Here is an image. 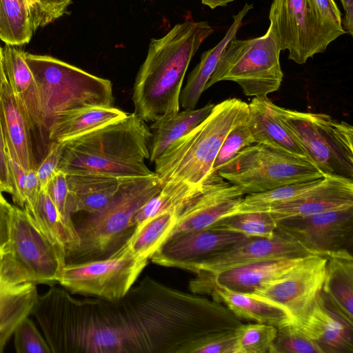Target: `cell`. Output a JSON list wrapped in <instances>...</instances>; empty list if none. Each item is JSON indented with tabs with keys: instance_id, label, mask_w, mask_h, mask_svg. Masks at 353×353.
<instances>
[{
	"instance_id": "28",
	"label": "cell",
	"mask_w": 353,
	"mask_h": 353,
	"mask_svg": "<svg viewBox=\"0 0 353 353\" xmlns=\"http://www.w3.org/2000/svg\"><path fill=\"white\" fill-rule=\"evenodd\" d=\"M23 209L41 232L65 252L66 258L78 248L79 238L74 222L63 218L44 190Z\"/></svg>"
},
{
	"instance_id": "25",
	"label": "cell",
	"mask_w": 353,
	"mask_h": 353,
	"mask_svg": "<svg viewBox=\"0 0 353 353\" xmlns=\"http://www.w3.org/2000/svg\"><path fill=\"white\" fill-rule=\"evenodd\" d=\"M3 65L8 84L25 111L32 130L43 132L37 86L28 65L24 51L6 44L2 48Z\"/></svg>"
},
{
	"instance_id": "19",
	"label": "cell",
	"mask_w": 353,
	"mask_h": 353,
	"mask_svg": "<svg viewBox=\"0 0 353 353\" xmlns=\"http://www.w3.org/2000/svg\"><path fill=\"white\" fill-rule=\"evenodd\" d=\"M189 289L194 294L211 296L212 300L225 305L241 320L277 328L293 323L291 315L283 307L255 294L238 292L196 276L190 280Z\"/></svg>"
},
{
	"instance_id": "42",
	"label": "cell",
	"mask_w": 353,
	"mask_h": 353,
	"mask_svg": "<svg viewBox=\"0 0 353 353\" xmlns=\"http://www.w3.org/2000/svg\"><path fill=\"white\" fill-rule=\"evenodd\" d=\"M72 0H26L34 32L62 17Z\"/></svg>"
},
{
	"instance_id": "9",
	"label": "cell",
	"mask_w": 353,
	"mask_h": 353,
	"mask_svg": "<svg viewBox=\"0 0 353 353\" xmlns=\"http://www.w3.org/2000/svg\"><path fill=\"white\" fill-rule=\"evenodd\" d=\"M272 108L323 175L353 179L351 125L325 113L299 112L274 103Z\"/></svg>"
},
{
	"instance_id": "31",
	"label": "cell",
	"mask_w": 353,
	"mask_h": 353,
	"mask_svg": "<svg viewBox=\"0 0 353 353\" xmlns=\"http://www.w3.org/2000/svg\"><path fill=\"white\" fill-rule=\"evenodd\" d=\"M214 105L208 103L199 109H185L171 117L153 122L150 128L152 133L150 161L154 162L171 143L196 128L210 114Z\"/></svg>"
},
{
	"instance_id": "18",
	"label": "cell",
	"mask_w": 353,
	"mask_h": 353,
	"mask_svg": "<svg viewBox=\"0 0 353 353\" xmlns=\"http://www.w3.org/2000/svg\"><path fill=\"white\" fill-rule=\"evenodd\" d=\"M249 238L240 233L208 228L168 239L150 259L161 266L185 270L192 263L205 259Z\"/></svg>"
},
{
	"instance_id": "46",
	"label": "cell",
	"mask_w": 353,
	"mask_h": 353,
	"mask_svg": "<svg viewBox=\"0 0 353 353\" xmlns=\"http://www.w3.org/2000/svg\"><path fill=\"white\" fill-rule=\"evenodd\" d=\"M193 353H235L234 332L204 342L196 347Z\"/></svg>"
},
{
	"instance_id": "22",
	"label": "cell",
	"mask_w": 353,
	"mask_h": 353,
	"mask_svg": "<svg viewBox=\"0 0 353 353\" xmlns=\"http://www.w3.org/2000/svg\"><path fill=\"white\" fill-rule=\"evenodd\" d=\"M0 121L8 154L25 170L37 169L32 128L8 82L0 90Z\"/></svg>"
},
{
	"instance_id": "16",
	"label": "cell",
	"mask_w": 353,
	"mask_h": 353,
	"mask_svg": "<svg viewBox=\"0 0 353 353\" xmlns=\"http://www.w3.org/2000/svg\"><path fill=\"white\" fill-rule=\"evenodd\" d=\"M245 195L239 187L216 172H212L179 210L176 225L167 240L211 227L220 219L232 214Z\"/></svg>"
},
{
	"instance_id": "33",
	"label": "cell",
	"mask_w": 353,
	"mask_h": 353,
	"mask_svg": "<svg viewBox=\"0 0 353 353\" xmlns=\"http://www.w3.org/2000/svg\"><path fill=\"white\" fill-rule=\"evenodd\" d=\"M179 210L161 213L135 229L123 245L134 256L148 259L166 241L176 225Z\"/></svg>"
},
{
	"instance_id": "2",
	"label": "cell",
	"mask_w": 353,
	"mask_h": 353,
	"mask_svg": "<svg viewBox=\"0 0 353 353\" xmlns=\"http://www.w3.org/2000/svg\"><path fill=\"white\" fill-rule=\"evenodd\" d=\"M32 314L52 353H127L128 334L114 301L78 299L52 285Z\"/></svg>"
},
{
	"instance_id": "29",
	"label": "cell",
	"mask_w": 353,
	"mask_h": 353,
	"mask_svg": "<svg viewBox=\"0 0 353 353\" xmlns=\"http://www.w3.org/2000/svg\"><path fill=\"white\" fill-rule=\"evenodd\" d=\"M75 212L94 213L117 194L122 178L94 173L67 174Z\"/></svg>"
},
{
	"instance_id": "24",
	"label": "cell",
	"mask_w": 353,
	"mask_h": 353,
	"mask_svg": "<svg viewBox=\"0 0 353 353\" xmlns=\"http://www.w3.org/2000/svg\"><path fill=\"white\" fill-rule=\"evenodd\" d=\"M272 105L268 97H254L248 103L247 122L254 143L263 144L310 161L297 140L279 121Z\"/></svg>"
},
{
	"instance_id": "5",
	"label": "cell",
	"mask_w": 353,
	"mask_h": 353,
	"mask_svg": "<svg viewBox=\"0 0 353 353\" xmlns=\"http://www.w3.org/2000/svg\"><path fill=\"white\" fill-rule=\"evenodd\" d=\"M248 104L230 98L214 105L210 114L187 134L171 143L154 161L164 182L181 181L201 188L213 172L218 152L228 132L247 119Z\"/></svg>"
},
{
	"instance_id": "45",
	"label": "cell",
	"mask_w": 353,
	"mask_h": 353,
	"mask_svg": "<svg viewBox=\"0 0 353 353\" xmlns=\"http://www.w3.org/2000/svg\"><path fill=\"white\" fill-rule=\"evenodd\" d=\"M8 156L12 200L17 206L23 208L26 203L25 190L27 171L8 154Z\"/></svg>"
},
{
	"instance_id": "52",
	"label": "cell",
	"mask_w": 353,
	"mask_h": 353,
	"mask_svg": "<svg viewBox=\"0 0 353 353\" xmlns=\"http://www.w3.org/2000/svg\"><path fill=\"white\" fill-rule=\"evenodd\" d=\"M1 256H2L0 255V264H1Z\"/></svg>"
},
{
	"instance_id": "6",
	"label": "cell",
	"mask_w": 353,
	"mask_h": 353,
	"mask_svg": "<svg viewBox=\"0 0 353 353\" xmlns=\"http://www.w3.org/2000/svg\"><path fill=\"white\" fill-rule=\"evenodd\" d=\"M163 181L153 175L122 178L114 199L103 208L74 224L78 248L66 263L104 259L119 250L134 232L139 209L161 188Z\"/></svg>"
},
{
	"instance_id": "43",
	"label": "cell",
	"mask_w": 353,
	"mask_h": 353,
	"mask_svg": "<svg viewBox=\"0 0 353 353\" xmlns=\"http://www.w3.org/2000/svg\"><path fill=\"white\" fill-rule=\"evenodd\" d=\"M44 191L63 218L67 221H72V216L76 212L66 174L57 171L47 184Z\"/></svg>"
},
{
	"instance_id": "37",
	"label": "cell",
	"mask_w": 353,
	"mask_h": 353,
	"mask_svg": "<svg viewBox=\"0 0 353 353\" xmlns=\"http://www.w3.org/2000/svg\"><path fill=\"white\" fill-rule=\"evenodd\" d=\"M276 333L271 325L242 323L234 332L235 353H269Z\"/></svg>"
},
{
	"instance_id": "47",
	"label": "cell",
	"mask_w": 353,
	"mask_h": 353,
	"mask_svg": "<svg viewBox=\"0 0 353 353\" xmlns=\"http://www.w3.org/2000/svg\"><path fill=\"white\" fill-rule=\"evenodd\" d=\"M14 205H11L0 192V255L8 248L13 215Z\"/></svg>"
},
{
	"instance_id": "41",
	"label": "cell",
	"mask_w": 353,
	"mask_h": 353,
	"mask_svg": "<svg viewBox=\"0 0 353 353\" xmlns=\"http://www.w3.org/2000/svg\"><path fill=\"white\" fill-rule=\"evenodd\" d=\"M14 345L18 353H50L47 341L28 316L23 319L14 333Z\"/></svg>"
},
{
	"instance_id": "27",
	"label": "cell",
	"mask_w": 353,
	"mask_h": 353,
	"mask_svg": "<svg viewBox=\"0 0 353 353\" xmlns=\"http://www.w3.org/2000/svg\"><path fill=\"white\" fill-rule=\"evenodd\" d=\"M252 8V4L246 3L237 14L232 16V23L223 38L214 47L202 54L199 63L188 76L186 85L181 92L179 102L183 108H195L202 93L205 90L223 50L232 39L236 38L244 17Z\"/></svg>"
},
{
	"instance_id": "13",
	"label": "cell",
	"mask_w": 353,
	"mask_h": 353,
	"mask_svg": "<svg viewBox=\"0 0 353 353\" xmlns=\"http://www.w3.org/2000/svg\"><path fill=\"white\" fill-rule=\"evenodd\" d=\"M269 20L281 50H288V59L298 64L324 52L331 43L312 15L306 0H272Z\"/></svg>"
},
{
	"instance_id": "1",
	"label": "cell",
	"mask_w": 353,
	"mask_h": 353,
	"mask_svg": "<svg viewBox=\"0 0 353 353\" xmlns=\"http://www.w3.org/2000/svg\"><path fill=\"white\" fill-rule=\"evenodd\" d=\"M114 302L126 329L127 353H193L242 323L223 303L148 276Z\"/></svg>"
},
{
	"instance_id": "23",
	"label": "cell",
	"mask_w": 353,
	"mask_h": 353,
	"mask_svg": "<svg viewBox=\"0 0 353 353\" xmlns=\"http://www.w3.org/2000/svg\"><path fill=\"white\" fill-rule=\"evenodd\" d=\"M307 256L265 261L235 267L215 274L197 272L195 274L232 290L253 294L263 285L286 275Z\"/></svg>"
},
{
	"instance_id": "15",
	"label": "cell",
	"mask_w": 353,
	"mask_h": 353,
	"mask_svg": "<svg viewBox=\"0 0 353 353\" xmlns=\"http://www.w3.org/2000/svg\"><path fill=\"white\" fill-rule=\"evenodd\" d=\"M276 230L314 255L328 256L352 247L353 208L276 221Z\"/></svg>"
},
{
	"instance_id": "21",
	"label": "cell",
	"mask_w": 353,
	"mask_h": 353,
	"mask_svg": "<svg viewBox=\"0 0 353 353\" xmlns=\"http://www.w3.org/2000/svg\"><path fill=\"white\" fill-rule=\"evenodd\" d=\"M298 326L322 353L353 352V321L322 290L303 322Z\"/></svg>"
},
{
	"instance_id": "32",
	"label": "cell",
	"mask_w": 353,
	"mask_h": 353,
	"mask_svg": "<svg viewBox=\"0 0 353 353\" xmlns=\"http://www.w3.org/2000/svg\"><path fill=\"white\" fill-rule=\"evenodd\" d=\"M127 115L114 108H90L68 114L57 121L48 132V141L62 143L90 132Z\"/></svg>"
},
{
	"instance_id": "49",
	"label": "cell",
	"mask_w": 353,
	"mask_h": 353,
	"mask_svg": "<svg viewBox=\"0 0 353 353\" xmlns=\"http://www.w3.org/2000/svg\"><path fill=\"white\" fill-rule=\"evenodd\" d=\"M343 6L344 17L342 26L345 34L353 35V0H339Z\"/></svg>"
},
{
	"instance_id": "36",
	"label": "cell",
	"mask_w": 353,
	"mask_h": 353,
	"mask_svg": "<svg viewBox=\"0 0 353 353\" xmlns=\"http://www.w3.org/2000/svg\"><path fill=\"white\" fill-rule=\"evenodd\" d=\"M210 228L248 237L270 238L276 233V221L267 211L241 212L223 216Z\"/></svg>"
},
{
	"instance_id": "39",
	"label": "cell",
	"mask_w": 353,
	"mask_h": 353,
	"mask_svg": "<svg viewBox=\"0 0 353 353\" xmlns=\"http://www.w3.org/2000/svg\"><path fill=\"white\" fill-rule=\"evenodd\" d=\"M309 10L332 43L345 34L342 15L334 0H306Z\"/></svg>"
},
{
	"instance_id": "7",
	"label": "cell",
	"mask_w": 353,
	"mask_h": 353,
	"mask_svg": "<svg viewBox=\"0 0 353 353\" xmlns=\"http://www.w3.org/2000/svg\"><path fill=\"white\" fill-rule=\"evenodd\" d=\"M24 58L37 83L47 138L50 127L68 114L90 108L113 106L110 80L50 56L25 52Z\"/></svg>"
},
{
	"instance_id": "35",
	"label": "cell",
	"mask_w": 353,
	"mask_h": 353,
	"mask_svg": "<svg viewBox=\"0 0 353 353\" xmlns=\"http://www.w3.org/2000/svg\"><path fill=\"white\" fill-rule=\"evenodd\" d=\"M322 179L291 183L269 191L247 194L232 214L267 211L274 205L297 199L319 184Z\"/></svg>"
},
{
	"instance_id": "44",
	"label": "cell",
	"mask_w": 353,
	"mask_h": 353,
	"mask_svg": "<svg viewBox=\"0 0 353 353\" xmlns=\"http://www.w3.org/2000/svg\"><path fill=\"white\" fill-rule=\"evenodd\" d=\"M63 150V143L52 141L49 143L48 150L42 161L37 166V174L41 190H44L47 184L58 170Z\"/></svg>"
},
{
	"instance_id": "8",
	"label": "cell",
	"mask_w": 353,
	"mask_h": 353,
	"mask_svg": "<svg viewBox=\"0 0 353 353\" xmlns=\"http://www.w3.org/2000/svg\"><path fill=\"white\" fill-rule=\"evenodd\" d=\"M281 51L271 24L261 37L232 39L223 50L205 90L217 82L230 81L236 83L246 96L267 97L276 91L283 81Z\"/></svg>"
},
{
	"instance_id": "51",
	"label": "cell",
	"mask_w": 353,
	"mask_h": 353,
	"mask_svg": "<svg viewBox=\"0 0 353 353\" xmlns=\"http://www.w3.org/2000/svg\"><path fill=\"white\" fill-rule=\"evenodd\" d=\"M6 82H8V81L4 70L2 48L0 46V90Z\"/></svg>"
},
{
	"instance_id": "12",
	"label": "cell",
	"mask_w": 353,
	"mask_h": 353,
	"mask_svg": "<svg viewBox=\"0 0 353 353\" xmlns=\"http://www.w3.org/2000/svg\"><path fill=\"white\" fill-rule=\"evenodd\" d=\"M148 263L122 245L107 259L66 263L57 283L73 294L117 301L133 286Z\"/></svg>"
},
{
	"instance_id": "17",
	"label": "cell",
	"mask_w": 353,
	"mask_h": 353,
	"mask_svg": "<svg viewBox=\"0 0 353 353\" xmlns=\"http://www.w3.org/2000/svg\"><path fill=\"white\" fill-rule=\"evenodd\" d=\"M314 255L297 241L276 230L270 238L250 237L245 241L185 270L194 272L219 273L235 267L271 260L290 259Z\"/></svg>"
},
{
	"instance_id": "3",
	"label": "cell",
	"mask_w": 353,
	"mask_h": 353,
	"mask_svg": "<svg viewBox=\"0 0 353 353\" xmlns=\"http://www.w3.org/2000/svg\"><path fill=\"white\" fill-rule=\"evenodd\" d=\"M207 21L191 16L164 36L152 39L133 88L134 112L145 122L169 118L180 110V94L189 64L214 32Z\"/></svg>"
},
{
	"instance_id": "30",
	"label": "cell",
	"mask_w": 353,
	"mask_h": 353,
	"mask_svg": "<svg viewBox=\"0 0 353 353\" xmlns=\"http://www.w3.org/2000/svg\"><path fill=\"white\" fill-rule=\"evenodd\" d=\"M323 291L336 307L353 321V257L348 250L328 256Z\"/></svg>"
},
{
	"instance_id": "10",
	"label": "cell",
	"mask_w": 353,
	"mask_h": 353,
	"mask_svg": "<svg viewBox=\"0 0 353 353\" xmlns=\"http://www.w3.org/2000/svg\"><path fill=\"white\" fill-rule=\"evenodd\" d=\"M65 264V252L41 232L24 209L14 205L0 274L17 283L53 285Z\"/></svg>"
},
{
	"instance_id": "38",
	"label": "cell",
	"mask_w": 353,
	"mask_h": 353,
	"mask_svg": "<svg viewBox=\"0 0 353 353\" xmlns=\"http://www.w3.org/2000/svg\"><path fill=\"white\" fill-rule=\"evenodd\" d=\"M269 353H322L317 344L292 323L277 328Z\"/></svg>"
},
{
	"instance_id": "26",
	"label": "cell",
	"mask_w": 353,
	"mask_h": 353,
	"mask_svg": "<svg viewBox=\"0 0 353 353\" xmlns=\"http://www.w3.org/2000/svg\"><path fill=\"white\" fill-rule=\"evenodd\" d=\"M38 297L36 285L17 283L0 274V353L20 322L32 314Z\"/></svg>"
},
{
	"instance_id": "50",
	"label": "cell",
	"mask_w": 353,
	"mask_h": 353,
	"mask_svg": "<svg viewBox=\"0 0 353 353\" xmlns=\"http://www.w3.org/2000/svg\"><path fill=\"white\" fill-rule=\"evenodd\" d=\"M234 1V0H201L202 4L211 9H214L218 7H225Z\"/></svg>"
},
{
	"instance_id": "40",
	"label": "cell",
	"mask_w": 353,
	"mask_h": 353,
	"mask_svg": "<svg viewBox=\"0 0 353 353\" xmlns=\"http://www.w3.org/2000/svg\"><path fill=\"white\" fill-rule=\"evenodd\" d=\"M253 143L254 141L246 119L234 127L227 134L214 161L213 172H216L241 150Z\"/></svg>"
},
{
	"instance_id": "34",
	"label": "cell",
	"mask_w": 353,
	"mask_h": 353,
	"mask_svg": "<svg viewBox=\"0 0 353 353\" xmlns=\"http://www.w3.org/2000/svg\"><path fill=\"white\" fill-rule=\"evenodd\" d=\"M201 187L195 188L181 181H164L161 190L150 198L136 214L134 217L135 229L139 228L145 222L161 213L167 211H179L184 203Z\"/></svg>"
},
{
	"instance_id": "4",
	"label": "cell",
	"mask_w": 353,
	"mask_h": 353,
	"mask_svg": "<svg viewBox=\"0 0 353 353\" xmlns=\"http://www.w3.org/2000/svg\"><path fill=\"white\" fill-rule=\"evenodd\" d=\"M150 129L135 112L63 143L58 170L67 174L94 173L131 178L155 174L146 165Z\"/></svg>"
},
{
	"instance_id": "48",
	"label": "cell",
	"mask_w": 353,
	"mask_h": 353,
	"mask_svg": "<svg viewBox=\"0 0 353 353\" xmlns=\"http://www.w3.org/2000/svg\"><path fill=\"white\" fill-rule=\"evenodd\" d=\"M0 192L11 194L12 186L10 179L8 156L6 143L0 121Z\"/></svg>"
},
{
	"instance_id": "14",
	"label": "cell",
	"mask_w": 353,
	"mask_h": 353,
	"mask_svg": "<svg viewBox=\"0 0 353 353\" xmlns=\"http://www.w3.org/2000/svg\"><path fill=\"white\" fill-rule=\"evenodd\" d=\"M327 257L311 255L284 276L263 285L254 293L283 307L293 324L299 325L323 290Z\"/></svg>"
},
{
	"instance_id": "11",
	"label": "cell",
	"mask_w": 353,
	"mask_h": 353,
	"mask_svg": "<svg viewBox=\"0 0 353 353\" xmlns=\"http://www.w3.org/2000/svg\"><path fill=\"white\" fill-rule=\"evenodd\" d=\"M216 172L245 194L323 177L308 160L261 143L243 148Z\"/></svg>"
},
{
	"instance_id": "20",
	"label": "cell",
	"mask_w": 353,
	"mask_h": 353,
	"mask_svg": "<svg viewBox=\"0 0 353 353\" xmlns=\"http://www.w3.org/2000/svg\"><path fill=\"white\" fill-rule=\"evenodd\" d=\"M353 208V180L326 174L316 187L301 197L270 208L273 219L314 215Z\"/></svg>"
}]
</instances>
